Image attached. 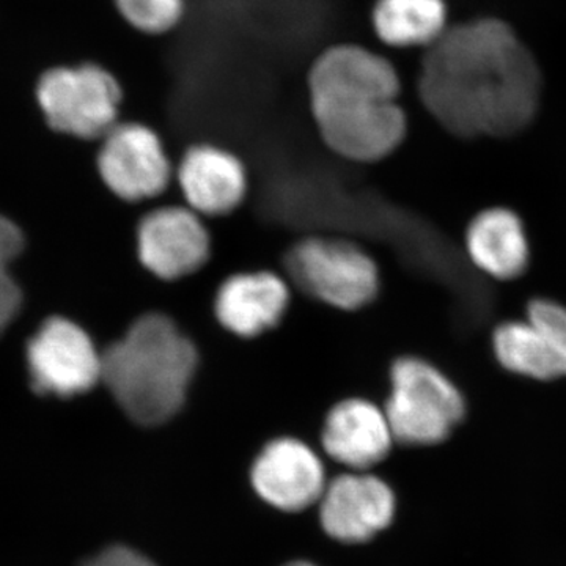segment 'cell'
<instances>
[{
    "label": "cell",
    "mask_w": 566,
    "mask_h": 566,
    "mask_svg": "<svg viewBox=\"0 0 566 566\" xmlns=\"http://www.w3.org/2000/svg\"><path fill=\"white\" fill-rule=\"evenodd\" d=\"M419 91L430 114L455 136L506 137L535 117L542 77L510 25L479 20L446 29L428 46Z\"/></svg>",
    "instance_id": "6da1fadb"
},
{
    "label": "cell",
    "mask_w": 566,
    "mask_h": 566,
    "mask_svg": "<svg viewBox=\"0 0 566 566\" xmlns=\"http://www.w3.org/2000/svg\"><path fill=\"white\" fill-rule=\"evenodd\" d=\"M308 88L324 144L342 158L379 161L403 142L400 82L386 59L363 48H333L315 62Z\"/></svg>",
    "instance_id": "7a4b0ae2"
},
{
    "label": "cell",
    "mask_w": 566,
    "mask_h": 566,
    "mask_svg": "<svg viewBox=\"0 0 566 566\" xmlns=\"http://www.w3.org/2000/svg\"><path fill=\"white\" fill-rule=\"evenodd\" d=\"M197 365L196 346L180 327L148 314L102 354V381L134 422L150 427L180 411Z\"/></svg>",
    "instance_id": "3957f363"
},
{
    "label": "cell",
    "mask_w": 566,
    "mask_h": 566,
    "mask_svg": "<svg viewBox=\"0 0 566 566\" xmlns=\"http://www.w3.org/2000/svg\"><path fill=\"white\" fill-rule=\"evenodd\" d=\"M385 415L394 439L409 446L446 441L463 420V395L439 368L419 357H401L390 371Z\"/></svg>",
    "instance_id": "277c9868"
},
{
    "label": "cell",
    "mask_w": 566,
    "mask_h": 566,
    "mask_svg": "<svg viewBox=\"0 0 566 566\" xmlns=\"http://www.w3.org/2000/svg\"><path fill=\"white\" fill-rule=\"evenodd\" d=\"M294 281L316 300L340 311H357L375 300L379 273L359 245L340 238H307L289 259Z\"/></svg>",
    "instance_id": "5b68a950"
},
{
    "label": "cell",
    "mask_w": 566,
    "mask_h": 566,
    "mask_svg": "<svg viewBox=\"0 0 566 566\" xmlns=\"http://www.w3.org/2000/svg\"><path fill=\"white\" fill-rule=\"evenodd\" d=\"M36 95L50 126L81 139L106 136L122 102L118 82L96 65L50 70L41 77Z\"/></svg>",
    "instance_id": "8992f818"
},
{
    "label": "cell",
    "mask_w": 566,
    "mask_h": 566,
    "mask_svg": "<svg viewBox=\"0 0 566 566\" xmlns=\"http://www.w3.org/2000/svg\"><path fill=\"white\" fill-rule=\"evenodd\" d=\"M36 392L59 397L87 392L102 379V354L87 334L63 318L48 319L28 345Z\"/></svg>",
    "instance_id": "52a82bcc"
},
{
    "label": "cell",
    "mask_w": 566,
    "mask_h": 566,
    "mask_svg": "<svg viewBox=\"0 0 566 566\" xmlns=\"http://www.w3.org/2000/svg\"><path fill=\"white\" fill-rule=\"evenodd\" d=\"M98 169L115 196L126 202L153 199L166 191L172 166L161 140L144 125H115L104 136Z\"/></svg>",
    "instance_id": "ba28073f"
},
{
    "label": "cell",
    "mask_w": 566,
    "mask_h": 566,
    "mask_svg": "<svg viewBox=\"0 0 566 566\" xmlns=\"http://www.w3.org/2000/svg\"><path fill=\"white\" fill-rule=\"evenodd\" d=\"M142 264L163 281L196 273L210 256V234L191 208L164 207L145 216L137 232Z\"/></svg>",
    "instance_id": "9c48e42d"
},
{
    "label": "cell",
    "mask_w": 566,
    "mask_h": 566,
    "mask_svg": "<svg viewBox=\"0 0 566 566\" xmlns=\"http://www.w3.org/2000/svg\"><path fill=\"white\" fill-rule=\"evenodd\" d=\"M394 510L392 491L381 480L342 475L324 490L322 524L338 542L364 543L392 523Z\"/></svg>",
    "instance_id": "30bf717a"
},
{
    "label": "cell",
    "mask_w": 566,
    "mask_h": 566,
    "mask_svg": "<svg viewBox=\"0 0 566 566\" xmlns=\"http://www.w3.org/2000/svg\"><path fill=\"white\" fill-rule=\"evenodd\" d=\"M252 482L264 501L285 512H301L323 497L322 461L296 439H277L264 447L253 464Z\"/></svg>",
    "instance_id": "8fae6325"
},
{
    "label": "cell",
    "mask_w": 566,
    "mask_h": 566,
    "mask_svg": "<svg viewBox=\"0 0 566 566\" xmlns=\"http://www.w3.org/2000/svg\"><path fill=\"white\" fill-rule=\"evenodd\" d=\"M178 182L197 214L223 216L243 202L248 172L233 153L214 145H196L182 156Z\"/></svg>",
    "instance_id": "7c38bea8"
},
{
    "label": "cell",
    "mask_w": 566,
    "mask_h": 566,
    "mask_svg": "<svg viewBox=\"0 0 566 566\" xmlns=\"http://www.w3.org/2000/svg\"><path fill=\"white\" fill-rule=\"evenodd\" d=\"M289 303V285L279 275L259 271L227 279L216 296L214 311L227 331L252 338L277 326Z\"/></svg>",
    "instance_id": "4fadbf2b"
},
{
    "label": "cell",
    "mask_w": 566,
    "mask_h": 566,
    "mask_svg": "<svg viewBox=\"0 0 566 566\" xmlns=\"http://www.w3.org/2000/svg\"><path fill=\"white\" fill-rule=\"evenodd\" d=\"M394 434L387 417L370 401L345 400L327 416L323 447L338 463L367 469L385 460Z\"/></svg>",
    "instance_id": "5bb4252c"
},
{
    "label": "cell",
    "mask_w": 566,
    "mask_h": 566,
    "mask_svg": "<svg viewBox=\"0 0 566 566\" xmlns=\"http://www.w3.org/2000/svg\"><path fill=\"white\" fill-rule=\"evenodd\" d=\"M465 252L476 270L497 281L520 277L531 256L524 223L506 208H490L472 219L465 232Z\"/></svg>",
    "instance_id": "9a60e30c"
},
{
    "label": "cell",
    "mask_w": 566,
    "mask_h": 566,
    "mask_svg": "<svg viewBox=\"0 0 566 566\" xmlns=\"http://www.w3.org/2000/svg\"><path fill=\"white\" fill-rule=\"evenodd\" d=\"M495 359L506 370L538 381L566 378V346L527 322H506L493 334Z\"/></svg>",
    "instance_id": "2e32d148"
},
{
    "label": "cell",
    "mask_w": 566,
    "mask_h": 566,
    "mask_svg": "<svg viewBox=\"0 0 566 566\" xmlns=\"http://www.w3.org/2000/svg\"><path fill=\"white\" fill-rule=\"evenodd\" d=\"M374 20L387 44L430 46L446 32V6L442 0H378Z\"/></svg>",
    "instance_id": "e0dca14e"
},
{
    "label": "cell",
    "mask_w": 566,
    "mask_h": 566,
    "mask_svg": "<svg viewBox=\"0 0 566 566\" xmlns=\"http://www.w3.org/2000/svg\"><path fill=\"white\" fill-rule=\"evenodd\" d=\"M22 245L21 230L0 216V334L20 311L21 290L9 274V264L22 251Z\"/></svg>",
    "instance_id": "ac0fdd59"
},
{
    "label": "cell",
    "mask_w": 566,
    "mask_h": 566,
    "mask_svg": "<svg viewBox=\"0 0 566 566\" xmlns=\"http://www.w3.org/2000/svg\"><path fill=\"white\" fill-rule=\"evenodd\" d=\"M123 18L147 33L170 31L182 17V0H115Z\"/></svg>",
    "instance_id": "d6986e66"
},
{
    "label": "cell",
    "mask_w": 566,
    "mask_h": 566,
    "mask_svg": "<svg viewBox=\"0 0 566 566\" xmlns=\"http://www.w3.org/2000/svg\"><path fill=\"white\" fill-rule=\"evenodd\" d=\"M528 324L551 340L566 346V307L553 300H535L527 305Z\"/></svg>",
    "instance_id": "ffe728a7"
},
{
    "label": "cell",
    "mask_w": 566,
    "mask_h": 566,
    "mask_svg": "<svg viewBox=\"0 0 566 566\" xmlns=\"http://www.w3.org/2000/svg\"><path fill=\"white\" fill-rule=\"evenodd\" d=\"M84 566H155L148 558L128 547L115 546L104 551Z\"/></svg>",
    "instance_id": "44dd1931"
},
{
    "label": "cell",
    "mask_w": 566,
    "mask_h": 566,
    "mask_svg": "<svg viewBox=\"0 0 566 566\" xmlns=\"http://www.w3.org/2000/svg\"><path fill=\"white\" fill-rule=\"evenodd\" d=\"M285 566H314L311 564H305V562H294V564L285 565Z\"/></svg>",
    "instance_id": "7402d4cb"
}]
</instances>
